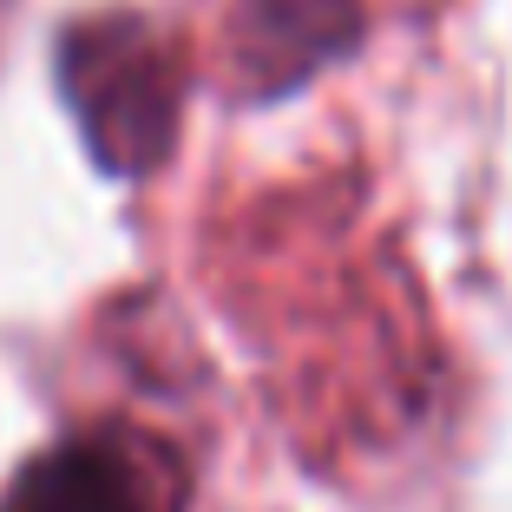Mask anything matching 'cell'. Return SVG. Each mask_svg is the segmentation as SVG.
<instances>
[{"label": "cell", "instance_id": "obj_1", "mask_svg": "<svg viewBox=\"0 0 512 512\" xmlns=\"http://www.w3.org/2000/svg\"><path fill=\"white\" fill-rule=\"evenodd\" d=\"M53 86L92 171L145 184L171 165L191 106V53L145 7H99L53 33Z\"/></svg>", "mask_w": 512, "mask_h": 512}, {"label": "cell", "instance_id": "obj_2", "mask_svg": "<svg viewBox=\"0 0 512 512\" xmlns=\"http://www.w3.org/2000/svg\"><path fill=\"white\" fill-rule=\"evenodd\" d=\"M191 460L138 421H92L27 453L0 486V512H191Z\"/></svg>", "mask_w": 512, "mask_h": 512}, {"label": "cell", "instance_id": "obj_3", "mask_svg": "<svg viewBox=\"0 0 512 512\" xmlns=\"http://www.w3.org/2000/svg\"><path fill=\"white\" fill-rule=\"evenodd\" d=\"M368 0H230L224 46L243 106H276L368 40Z\"/></svg>", "mask_w": 512, "mask_h": 512}]
</instances>
